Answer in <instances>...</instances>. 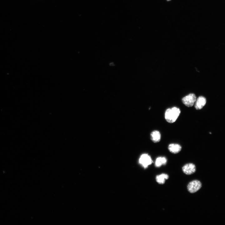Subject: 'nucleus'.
<instances>
[{
    "label": "nucleus",
    "instance_id": "8",
    "mask_svg": "<svg viewBox=\"0 0 225 225\" xmlns=\"http://www.w3.org/2000/svg\"><path fill=\"white\" fill-rule=\"evenodd\" d=\"M150 138L154 142L156 143L159 142L161 138L160 132L157 130L153 131L150 134Z\"/></svg>",
    "mask_w": 225,
    "mask_h": 225
},
{
    "label": "nucleus",
    "instance_id": "5",
    "mask_svg": "<svg viewBox=\"0 0 225 225\" xmlns=\"http://www.w3.org/2000/svg\"><path fill=\"white\" fill-rule=\"evenodd\" d=\"M183 172L187 175H191L196 171L195 165L192 163H188L185 164L182 168Z\"/></svg>",
    "mask_w": 225,
    "mask_h": 225
},
{
    "label": "nucleus",
    "instance_id": "10",
    "mask_svg": "<svg viewBox=\"0 0 225 225\" xmlns=\"http://www.w3.org/2000/svg\"><path fill=\"white\" fill-rule=\"evenodd\" d=\"M169 176L167 174L162 173L160 175H157L156 178L157 182L160 184H163L165 182V180L168 178Z\"/></svg>",
    "mask_w": 225,
    "mask_h": 225
},
{
    "label": "nucleus",
    "instance_id": "7",
    "mask_svg": "<svg viewBox=\"0 0 225 225\" xmlns=\"http://www.w3.org/2000/svg\"><path fill=\"white\" fill-rule=\"evenodd\" d=\"M168 149L171 152L176 154L179 152L181 149L182 147L179 144L176 143L170 144L168 146Z\"/></svg>",
    "mask_w": 225,
    "mask_h": 225
},
{
    "label": "nucleus",
    "instance_id": "3",
    "mask_svg": "<svg viewBox=\"0 0 225 225\" xmlns=\"http://www.w3.org/2000/svg\"><path fill=\"white\" fill-rule=\"evenodd\" d=\"M196 99V97L193 93H190L182 99L183 103L188 107H192Z\"/></svg>",
    "mask_w": 225,
    "mask_h": 225
},
{
    "label": "nucleus",
    "instance_id": "1",
    "mask_svg": "<svg viewBox=\"0 0 225 225\" xmlns=\"http://www.w3.org/2000/svg\"><path fill=\"white\" fill-rule=\"evenodd\" d=\"M181 111L180 109L176 107L168 108L165 113V118L167 122L170 123L174 122L179 117Z\"/></svg>",
    "mask_w": 225,
    "mask_h": 225
},
{
    "label": "nucleus",
    "instance_id": "9",
    "mask_svg": "<svg viewBox=\"0 0 225 225\" xmlns=\"http://www.w3.org/2000/svg\"><path fill=\"white\" fill-rule=\"evenodd\" d=\"M167 161V159L165 157H158L156 160L155 166L157 167H160L163 165H165Z\"/></svg>",
    "mask_w": 225,
    "mask_h": 225
},
{
    "label": "nucleus",
    "instance_id": "6",
    "mask_svg": "<svg viewBox=\"0 0 225 225\" xmlns=\"http://www.w3.org/2000/svg\"><path fill=\"white\" fill-rule=\"evenodd\" d=\"M195 107L197 110H200L205 105L206 102V98L203 96L198 97L195 102Z\"/></svg>",
    "mask_w": 225,
    "mask_h": 225
},
{
    "label": "nucleus",
    "instance_id": "2",
    "mask_svg": "<svg viewBox=\"0 0 225 225\" xmlns=\"http://www.w3.org/2000/svg\"><path fill=\"white\" fill-rule=\"evenodd\" d=\"M202 187L201 182L198 180H194L190 182L188 185V191L191 193L197 192Z\"/></svg>",
    "mask_w": 225,
    "mask_h": 225
},
{
    "label": "nucleus",
    "instance_id": "11",
    "mask_svg": "<svg viewBox=\"0 0 225 225\" xmlns=\"http://www.w3.org/2000/svg\"></svg>",
    "mask_w": 225,
    "mask_h": 225
},
{
    "label": "nucleus",
    "instance_id": "4",
    "mask_svg": "<svg viewBox=\"0 0 225 225\" xmlns=\"http://www.w3.org/2000/svg\"><path fill=\"white\" fill-rule=\"evenodd\" d=\"M139 162L144 168H146L152 164V161L149 155L144 153L140 156L139 160Z\"/></svg>",
    "mask_w": 225,
    "mask_h": 225
}]
</instances>
